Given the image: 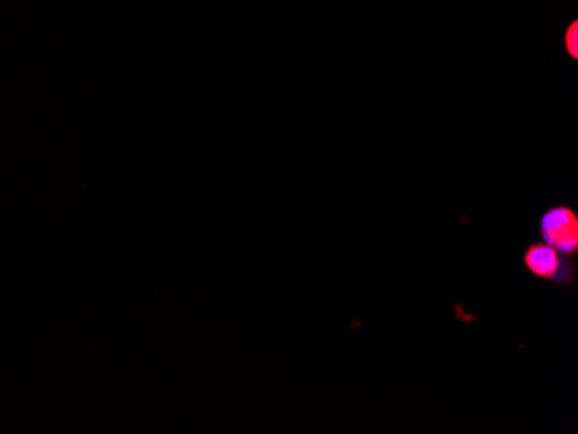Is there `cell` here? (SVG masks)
<instances>
[{"mask_svg": "<svg viewBox=\"0 0 578 434\" xmlns=\"http://www.w3.org/2000/svg\"><path fill=\"white\" fill-rule=\"evenodd\" d=\"M521 265L528 274L559 289H572L578 279L575 258L561 255L549 244L537 241L528 244L520 256Z\"/></svg>", "mask_w": 578, "mask_h": 434, "instance_id": "cell-1", "label": "cell"}, {"mask_svg": "<svg viewBox=\"0 0 578 434\" xmlns=\"http://www.w3.org/2000/svg\"><path fill=\"white\" fill-rule=\"evenodd\" d=\"M537 234L542 243L553 246L561 255H578V211L572 206L547 208L537 220Z\"/></svg>", "mask_w": 578, "mask_h": 434, "instance_id": "cell-2", "label": "cell"}, {"mask_svg": "<svg viewBox=\"0 0 578 434\" xmlns=\"http://www.w3.org/2000/svg\"><path fill=\"white\" fill-rule=\"evenodd\" d=\"M565 49L573 61L578 59V21H573L572 25L566 28Z\"/></svg>", "mask_w": 578, "mask_h": 434, "instance_id": "cell-3", "label": "cell"}]
</instances>
